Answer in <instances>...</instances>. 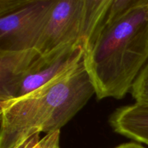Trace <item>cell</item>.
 <instances>
[{
    "label": "cell",
    "instance_id": "obj_5",
    "mask_svg": "<svg viewBox=\"0 0 148 148\" xmlns=\"http://www.w3.org/2000/svg\"><path fill=\"white\" fill-rule=\"evenodd\" d=\"M85 48L80 43L62 45L40 53L23 76L15 98L30 93L76 66L84 59Z\"/></svg>",
    "mask_w": 148,
    "mask_h": 148
},
{
    "label": "cell",
    "instance_id": "obj_11",
    "mask_svg": "<svg viewBox=\"0 0 148 148\" xmlns=\"http://www.w3.org/2000/svg\"><path fill=\"white\" fill-rule=\"evenodd\" d=\"M114 148H146L143 147L141 145L137 144V143H125V144H122L121 145H119L117 147Z\"/></svg>",
    "mask_w": 148,
    "mask_h": 148
},
{
    "label": "cell",
    "instance_id": "obj_3",
    "mask_svg": "<svg viewBox=\"0 0 148 148\" xmlns=\"http://www.w3.org/2000/svg\"><path fill=\"white\" fill-rule=\"evenodd\" d=\"M111 0H53L36 49L40 53L68 43L86 47L102 25Z\"/></svg>",
    "mask_w": 148,
    "mask_h": 148
},
{
    "label": "cell",
    "instance_id": "obj_6",
    "mask_svg": "<svg viewBox=\"0 0 148 148\" xmlns=\"http://www.w3.org/2000/svg\"><path fill=\"white\" fill-rule=\"evenodd\" d=\"M40 53L36 48L16 51H0V102L16 98L23 76Z\"/></svg>",
    "mask_w": 148,
    "mask_h": 148
},
{
    "label": "cell",
    "instance_id": "obj_2",
    "mask_svg": "<svg viewBox=\"0 0 148 148\" xmlns=\"http://www.w3.org/2000/svg\"><path fill=\"white\" fill-rule=\"evenodd\" d=\"M147 61L148 0L103 23L85 48V66L99 100L124 98Z\"/></svg>",
    "mask_w": 148,
    "mask_h": 148
},
{
    "label": "cell",
    "instance_id": "obj_8",
    "mask_svg": "<svg viewBox=\"0 0 148 148\" xmlns=\"http://www.w3.org/2000/svg\"><path fill=\"white\" fill-rule=\"evenodd\" d=\"M145 1L146 0H111L103 23H108L119 18L132 9L144 4Z\"/></svg>",
    "mask_w": 148,
    "mask_h": 148
},
{
    "label": "cell",
    "instance_id": "obj_9",
    "mask_svg": "<svg viewBox=\"0 0 148 148\" xmlns=\"http://www.w3.org/2000/svg\"><path fill=\"white\" fill-rule=\"evenodd\" d=\"M131 92L136 103L148 106V61L134 81Z\"/></svg>",
    "mask_w": 148,
    "mask_h": 148
},
{
    "label": "cell",
    "instance_id": "obj_1",
    "mask_svg": "<svg viewBox=\"0 0 148 148\" xmlns=\"http://www.w3.org/2000/svg\"><path fill=\"white\" fill-rule=\"evenodd\" d=\"M95 88L83 60L23 96L0 102V148H23L40 133L60 130L88 103Z\"/></svg>",
    "mask_w": 148,
    "mask_h": 148
},
{
    "label": "cell",
    "instance_id": "obj_7",
    "mask_svg": "<svg viewBox=\"0 0 148 148\" xmlns=\"http://www.w3.org/2000/svg\"><path fill=\"white\" fill-rule=\"evenodd\" d=\"M110 124L118 134L148 145V106L135 103L117 109Z\"/></svg>",
    "mask_w": 148,
    "mask_h": 148
},
{
    "label": "cell",
    "instance_id": "obj_10",
    "mask_svg": "<svg viewBox=\"0 0 148 148\" xmlns=\"http://www.w3.org/2000/svg\"><path fill=\"white\" fill-rule=\"evenodd\" d=\"M60 130L46 134L43 137H36L30 142L26 148H60Z\"/></svg>",
    "mask_w": 148,
    "mask_h": 148
},
{
    "label": "cell",
    "instance_id": "obj_4",
    "mask_svg": "<svg viewBox=\"0 0 148 148\" xmlns=\"http://www.w3.org/2000/svg\"><path fill=\"white\" fill-rule=\"evenodd\" d=\"M53 0H0V51L36 48Z\"/></svg>",
    "mask_w": 148,
    "mask_h": 148
}]
</instances>
